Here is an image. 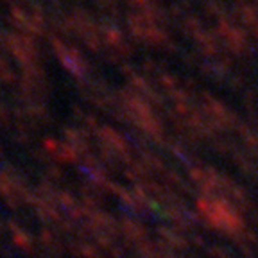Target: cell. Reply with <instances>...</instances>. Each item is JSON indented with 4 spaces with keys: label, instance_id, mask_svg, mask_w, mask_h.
<instances>
[{
    "label": "cell",
    "instance_id": "1",
    "mask_svg": "<svg viewBox=\"0 0 258 258\" xmlns=\"http://www.w3.org/2000/svg\"><path fill=\"white\" fill-rule=\"evenodd\" d=\"M198 210L208 224L221 231H228L233 237H237L240 231H244V219L237 212L233 205L221 198H210V196H201L198 201Z\"/></svg>",
    "mask_w": 258,
    "mask_h": 258
},
{
    "label": "cell",
    "instance_id": "2",
    "mask_svg": "<svg viewBox=\"0 0 258 258\" xmlns=\"http://www.w3.org/2000/svg\"><path fill=\"white\" fill-rule=\"evenodd\" d=\"M215 34H217L219 41L222 43L224 50L230 56L235 57H249L253 54V43L251 38L247 34V31L238 24L233 18V15H228L224 18H221L219 22H215L214 27Z\"/></svg>",
    "mask_w": 258,
    "mask_h": 258
},
{
    "label": "cell",
    "instance_id": "3",
    "mask_svg": "<svg viewBox=\"0 0 258 258\" xmlns=\"http://www.w3.org/2000/svg\"><path fill=\"white\" fill-rule=\"evenodd\" d=\"M235 167L240 170V174L251 179V181H258V156L246 149H238L237 153L231 156Z\"/></svg>",
    "mask_w": 258,
    "mask_h": 258
}]
</instances>
